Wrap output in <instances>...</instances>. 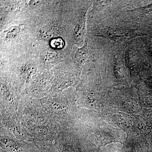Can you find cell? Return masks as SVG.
Returning <instances> with one entry per match:
<instances>
[{
    "mask_svg": "<svg viewBox=\"0 0 152 152\" xmlns=\"http://www.w3.org/2000/svg\"><path fill=\"white\" fill-rule=\"evenodd\" d=\"M36 72L37 68L35 66L32 64H28L24 68V76L26 78L29 79L36 73Z\"/></svg>",
    "mask_w": 152,
    "mask_h": 152,
    "instance_id": "cell-7",
    "label": "cell"
},
{
    "mask_svg": "<svg viewBox=\"0 0 152 152\" xmlns=\"http://www.w3.org/2000/svg\"><path fill=\"white\" fill-rule=\"evenodd\" d=\"M41 56L42 60L47 64H53L56 62L58 59V56L53 51H45L42 53Z\"/></svg>",
    "mask_w": 152,
    "mask_h": 152,
    "instance_id": "cell-5",
    "label": "cell"
},
{
    "mask_svg": "<svg viewBox=\"0 0 152 152\" xmlns=\"http://www.w3.org/2000/svg\"><path fill=\"white\" fill-rule=\"evenodd\" d=\"M136 52L134 49H130L126 53L125 61L129 66H133L136 61Z\"/></svg>",
    "mask_w": 152,
    "mask_h": 152,
    "instance_id": "cell-6",
    "label": "cell"
},
{
    "mask_svg": "<svg viewBox=\"0 0 152 152\" xmlns=\"http://www.w3.org/2000/svg\"><path fill=\"white\" fill-rule=\"evenodd\" d=\"M58 34L56 28L53 26H48L45 27L41 31L40 35L43 39L48 40L56 38Z\"/></svg>",
    "mask_w": 152,
    "mask_h": 152,
    "instance_id": "cell-3",
    "label": "cell"
},
{
    "mask_svg": "<svg viewBox=\"0 0 152 152\" xmlns=\"http://www.w3.org/2000/svg\"><path fill=\"white\" fill-rule=\"evenodd\" d=\"M50 45L53 48H62L64 46V42L61 38H55L51 41Z\"/></svg>",
    "mask_w": 152,
    "mask_h": 152,
    "instance_id": "cell-8",
    "label": "cell"
},
{
    "mask_svg": "<svg viewBox=\"0 0 152 152\" xmlns=\"http://www.w3.org/2000/svg\"><path fill=\"white\" fill-rule=\"evenodd\" d=\"M86 31V17L83 13L76 23L74 29L73 36L76 42L81 43L83 42Z\"/></svg>",
    "mask_w": 152,
    "mask_h": 152,
    "instance_id": "cell-2",
    "label": "cell"
},
{
    "mask_svg": "<svg viewBox=\"0 0 152 152\" xmlns=\"http://www.w3.org/2000/svg\"><path fill=\"white\" fill-rule=\"evenodd\" d=\"M18 28H16L15 27V28L11 30L9 32L8 34H10V35H13L18 33Z\"/></svg>",
    "mask_w": 152,
    "mask_h": 152,
    "instance_id": "cell-9",
    "label": "cell"
},
{
    "mask_svg": "<svg viewBox=\"0 0 152 152\" xmlns=\"http://www.w3.org/2000/svg\"><path fill=\"white\" fill-rule=\"evenodd\" d=\"M88 58V54L86 47L79 49L76 52L75 58L76 61L79 64L83 65L86 61Z\"/></svg>",
    "mask_w": 152,
    "mask_h": 152,
    "instance_id": "cell-4",
    "label": "cell"
},
{
    "mask_svg": "<svg viewBox=\"0 0 152 152\" xmlns=\"http://www.w3.org/2000/svg\"><path fill=\"white\" fill-rule=\"evenodd\" d=\"M104 32L103 37L115 42L129 39L142 35L135 30L118 28H109L104 30Z\"/></svg>",
    "mask_w": 152,
    "mask_h": 152,
    "instance_id": "cell-1",
    "label": "cell"
}]
</instances>
